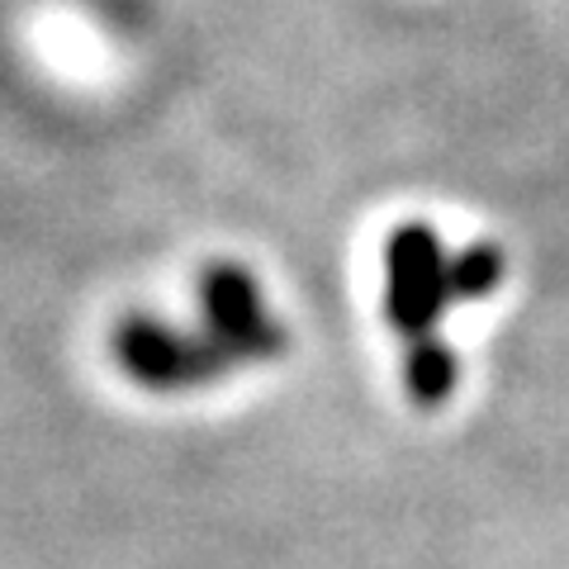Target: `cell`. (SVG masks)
I'll return each instance as SVG.
<instances>
[{
  "mask_svg": "<svg viewBox=\"0 0 569 569\" xmlns=\"http://www.w3.org/2000/svg\"><path fill=\"white\" fill-rule=\"evenodd\" d=\"M503 284V252L489 242L466 247L451 261V305H470V299H485Z\"/></svg>",
  "mask_w": 569,
  "mask_h": 569,
  "instance_id": "5",
  "label": "cell"
},
{
  "mask_svg": "<svg viewBox=\"0 0 569 569\" xmlns=\"http://www.w3.org/2000/svg\"><path fill=\"white\" fill-rule=\"evenodd\" d=\"M460 380V356L447 347V342H437L432 332L418 337V342H408V356H403V389H408V399L413 403H441L456 389Z\"/></svg>",
  "mask_w": 569,
  "mask_h": 569,
  "instance_id": "4",
  "label": "cell"
},
{
  "mask_svg": "<svg viewBox=\"0 0 569 569\" xmlns=\"http://www.w3.org/2000/svg\"><path fill=\"white\" fill-rule=\"evenodd\" d=\"M451 309V257L427 223H403L385 242V318L418 342Z\"/></svg>",
  "mask_w": 569,
  "mask_h": 569,
  "instance_id": "2",
  "label": "cell"
},
{
  "mask_svg": "<svg viewBox=\"0 0 569 569\" xmlns=\"http://www.w3.org/2000/svg\"><path fill=\"white\" fill-rule=\"evenodd\" d=\"M200 309H204V332L233 356V366L276 361L284 351V328L266 313L261 284L238 261H213L200 276Z\"/></svg>",
  "mask_w": 569,
  "mask_h": 569,
  "instance_id": "3",
  "label": "cell"
},
{
  "mask_svg": "<svg viewBox=\"0 0 569 569\" xmlns=\"http://www.w3.org/2000/svg\"><path fill=\"white\" fill-rule=\"evenodd\" d=\"M114 361L133 385L152 395H186V389H209L233 370L228 356L209 332H181L152 313H129L110 337Z\"/></svg>",
  "mask_w": 569,
  "mask_h": 569,
  "instance_id": "1",
  "label": "cell"
}]
</instances>
